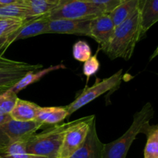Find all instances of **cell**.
Segmentation results:
<instances>
[{
  "label": "cell",
  "mask_w": 158,
  "mask_h": 158,
  "mask_svg": "<svg viewBox=\"0 0 158 158\" xmlns=\"http://www.w3.org/2000/svg\"><path fill=\"white\" fill-rule=\"evenodd\" d=\"M19 1H21V0H0V5L5 6V5L12 4V3H15Z\"/></svg>",
  "instance_id": "cell-29"
},
{
  "label": "cell",
  "mask_w": 158,
  "mask_h": 158,
  "mask_svg": "<svg viewBox=\"0 0 158 158\" xmlns=\"http://www.w3.org/2000/svg\"><path fill=\"white\" fill-rule=\"evenodd\" d=\"M18 97L17 94L9 89L0 94V113L9 114L13 109Z\"/></svg>",
  "instance_id": "cell-23"
},
{
  "label": "cell",
  "mask_w": 158,
  "mask_h": 158,
  "mask_svg": "<svg viewBox=\"0 0 158 158\" xmlns=\"http://www.w3.org/2000/svg\"><path fill=\"white\" fill-rule=\"evenodd\" d=\"M40 106L36 103L22 100L18 97L13 109L10 112L12 120L20 122H29L35 120Z\"/></svg>",
  "instance_id": "cell-14"
},
{
  "label": "cell",
  "mask_w": 158,
  "mask_h": 158,
  "mask_svg": "<svg viewBox=\"0 0 158 158\" xmlns=\"http://www.w3.org/2000/svg\"><path fill=\"white\" fill-rule=\"evenodd\" d=\"M1 6H1V5H0V7H1Z\"/></svg>",
  "instance_id": "cell-31"
},
{
  "label": "cell",
  "mask_w": 158,
  "mask_h": 158,
  "mask_svg": "<svg viewBox=\"0 0 158 158\" xmlns=\"http://www.w3.org/2000/svg\"><path fill=\"white\" fill-rule=\"evenodd\" d=\"M154 110L151 103H147L140 111L136 113L129 129L114 141L103 143L102 158H126L130 148L145 126L154 117Z\"/></svg>",
  "instance_id": "cell-2"
},
{
  "label": "cell",
  "mask_w": 158,
  "mask_h": 158,
  "mask_svg": "<svg viewBox=\"0 0 158 158\" xmlns=\"http://www.w3.org/2000/svg\"><path fill=\"white\" fill-rule=\"evenodd\" d=\"M62 0H25L32 17L48 14L60 5Z\"/></svg>",
  "instance_id": "cell-22"
},
{
  "label": "cell",
  "mask_w": 158,
  "mask_h": 158,
  "mask_svg": "<svg viewBox=\"0 0 158 158\" xmlns=\"http://www.w3.org/2000/svg\"><path fill=\"white\" fill-rule=\"evenodd\" d=\"M94 118L95 116L92 115L73 120L65 133L57 157L69 158L80 148L86 140L91 122Z\"/></svg>",
  "instance_id": "cell-6"
},
{
  "label": "cell",
  "mask_w": 158,
  "mask_h": 158,
  "mask_svg": "<svg viewBox=\"0 0 158 158\" xmlns=\"http://www.w3.org/2000/svg\"><path fill=\"white\" fill-rule=\"evenodd\" d=\"M115 25L109 13H104L91 19L89 37L94 39L104 52L107 49L115 31Z\"/></svg>",
  "instance_id": "cell-8"
},
{
  "label": "cell",
  "mask_w": 158,
  "mask_h": 158,
  "mask_svg": "<svg viewBox=\"0 0 158 158\" xmlns=\"http://www.w3.org/2000/svg\"><path fill=\"white\" fill-rule=\"evenodd\" d=\"M66 66L63 64H60L56 65V66H51L49 67L46 68V69H43L42 70L39 71V72H35V71H30V72L28 73L27 74L24 76L14 86H12L11 88L12 92H14L15 94H18L19 91H21L22 89H25L26 87H27L29 85L32 84V83H35V82L39 81L41 78H43L44 76L47 75L48 73H49L50 72L52 71L57 70V69H65Z\"/></svg>",
  "instance_id": "cell-18"
},
{
  "label": "cell",
  "mask_w": 158,
  "mask_h": 158,
  "mask_svg": "<svg viewBox=\"0 0 158 158\" xmlns=\"http://www.w3.org/2000/svg\"><path fill=\"white\" fill-rule=\"evenodd\" d=\"M122 77L123 69H120L108 78L103 79L101 81H97V83L92 86L85 88L74 101L65 106L68 113V117L103 94L115 89L121 83Z\"/></svg>",
  "instance_id": "cell-5"
},
{
  "label": "cell",
  "mask_w": 158,
  "mask_h": 158,
  "mask_svg": "<svg viewBox=\"0 0 158 158\" xmlns=\"http://www.w3.org/2000/svg\"><path fill=\"white\" fill-rule=\"evenodd\" d=\"M27 140H19L0 148V158H41L26 152Z\"/></svg>",
  "instance_id": "cell-21"
},
{
  "label": "cell",
  "mask_w": 158,
  "mask_h": 158,
  "mask_svg": "<svg viewBox=\"0 0 158 158\" xmlns=\"http://www.w3.org/2000/svg\"><path fill=\"white\" fill-rule=\"evenodd\" d=\"M97 52L94 56H91L86 62L83 66V73L86 77L87 80L90 77L94 76V74L98 72L100 69V62L97 59Z\"/></svg>",
  "instance_id": "cell-25"
},
{
  "label": "cell",
  "mask_w": 158,
  "mask_h": 158,
  "mask_svg": "<svg viewBox=\"0 0 158 158\" xmlns=\"http://www.w3.org/2000/svg\"><path fill=\"white\" fill-rule=\"evenodd\" d=\"M106 13L102 6L82 0H62L49 13V20L92 19Z\"/></svg>",
  "instance_id": "cell-4"
},
{
  "label": "cell",
  "mask_w": 158,
  "mask_h": 158,
  "mask_svg": "<svg viewBox=\"0 0 158 158\" xmlns=\"http://www.w3.org/2000/svg\"><path fill=\"white\" fill-rule=\"evenodd\" d=\"M66 117H68V113L65 106H40L35 120L43 125H55L61 123Z\"/></svg>",
  "instance_id": "cell-15"
},
{
  "label": "cell",
  "mask_w": 158,
  "mask_h": 158,
  "mask_svg": "<svg viewBox=\"0 0 158 158\" xmlns=\"http://www.w3.org/2000/svg\"><path fill=\"white\" fill-rule=\"evenodd\" d=\"M11 120H12V118H11L9 114H4L0 113V125L3 124V123H6Z\"/></svg>",
  "instance_id": "cell-28"
},
{
  "label": "cell",
  "mask_w": 158,
  "mask_h": 158,
  "mask_svg": "<svg viewBox=\"0 0 158 158\" xmlns=\"http://www.w3.org/2000/svg\"><path fill=\"white\" fill-rule=\"evenodd\" d=\"M92 51L86 42L79 40L73 46V56L77 61L84 63L91 56Z\"/></svg>",
  "instance_id": "cell-24"
},
{
  "label": "cell",
  "mask_w": 158,
  "mask_h": 158,
  "mask_svg": "<svg viewBox=\"0 0 158 158\" xmlns=\"http://www.w3.org/2000/svg\"><path fill=\"white\" fill-rule=\"evenodd\" d=\"M103 143L98 137L96 117L91 122L86 140L69 158H102Z\"/></svg>",
  "instance_id": "cell-11"
},
{
  "label": "cell",
  "mask_w": 158,
  "mask_h": 158,
  "mask_svg": "<svg viewBox=\"0 0 158 158\" xmlns=\"http://www.w3.org/2000/svg\"><path fill=\"white\" fill-rule=\"evenodd\" d=\"M55 158H60V157H55Z\"/></svg>",
  "instance_id": "cell-30"
},
{
  "label": "cell",
  "mask_w": 158,
  "mask_h": 158,
  "mask_svg": "<svg viewBox=\"0 0 158 158\" xmlns=\"http://www.w3.org/2000/svg\"><path fill=\"white\" fill-rule=\"evenodd\" d=\"M143 35L158 21V0H139Z\"/></svg>",
  "instance_id": "cell-13"
},
{
  "label": "cell",
  "mask_w": 158,
  "mask_h": 158,
  "mask_svg": "<svg viewBox=\"0 0 158 158\" xmlns=\"http://www.w3.org/2000/svg\"><path fill=\"white\" fill-rule=\"evenodd\" d=\"M49 22V13L25 20L21 27L12 35L9 44L17 40L47 33Z\"/></svg>",
  "instance_id": "cell-12"
},
{
  "label": "cell",
  "mask_w": 158,
  "mask_h": 158,
  "mask_svg": "<svg viewBox=\"0 0 158 158\" xmlns=\"http://www.w3.org/2000/svg\"><path fill=\"white\" fill-rule=\"evenodd\" d=\"M82 1H86L102 6L105 9L106 13H110L124 0H82Z\"/></svg>",
  "instance_id": "cell-26"
},
{
  "label": "cell",
  "mask_w": 158,
  "mask_h": 158,
  "mask_svg": "<svg viewBox=\"0 0 158 158\" xmlns=\"http://www.w3.org/2000/svg\"><path fill=\"white\" fill-rule=\"evenodd\" d=\"M143 134L147 135L143 157L144 158H158V127L157 125L145 126Z\"/></svg>",
  "instance_id": "cell-20"
},
{
  "label": "cell",
  "mask_w": 158,
  "mask_h": 158,
  "mask_svg": "<svg viewBox=\"0 0 158 158\" xmlns=\"http://www.w3.org/2000/svg\"><path fill=\"white\" fill-rule=\"evenodd\" d=\"M73 123L52 125L41 133L32 134L26 142V152L41 158L57 157L65 133Z\"/></svg>",
  "instance_id": "cell-3"
},
{
  "label": "cell",
  "mask_w": 158,
  "mask_h": 158,
  "mask_svg": "<svg viewBox=\"0 0 158 158\" xmlns=\"http://www.w3.org/2000/svg\"><path fill=\"white\" fill-rule=\"evenodd\" d=\"M25 20L0 18V51H4L10 46V40L23 24Z\"/></svg>",
  "instance_id": "cell-16"
},
{
  "label": "cell",
  "mask_w": 158,
  "mask_h": 158,
  "mask_svg": "<svg viewBox=\"0 0 158 158\" xmlns=\"http://www.w3.org/2000/svg\"><path fill=\"white\" fill-rule=\"evenodd\" d=\"M21 63L20 61H15V60H9V59L5 58L0 56V67H5V66H11L18 65Z\"/></svg>",
  "instance_id": "cell-27"
},
{
  "label": "cell",
  "mask_w": 158,
  "mask_h": 158,
  "mask_svg": "<svg viewBox=\"0 0 158 158\" xmlns=\"http://www.w3.org/2000/svg\"><path fill=\"white\" fill-rule=\"evenodd\" d=\"M42 67L41 64H30L24 62L15 66L0 67V94L11 89L29 72L36 71Z\"/></svg>",
  "instance_id": "cell-9"
},
{
  "label": "cell",
  "mask_w": 158,
  "mask_h": 158,
  "mask_svg": "<svg viewBox=\"0 0 158 158\" xmlns=\"http://www.w3.org/2000/svg\"><path fill=\"white\" fill-rule=\"evenodd\" d=\"M0 18L26 20L32 18V15L25 0H21L12 4L2 6L0 7Z\"/></svg>",
  "instance_id": "cell-17"
},
{
  "label": "cell",
  "mask_w": 158,
  "mask_h": 158,
  "mask_svg": "<svg viewBox=\"0 0 158 158\" xmlns=\"http://www.w3.org/2000/svg\"><path fill=\"white\" fill-rule=\"evenodd\" d=\"M43 126L37 120L20 122L14 120L0 125V148L19 140H27Z\"/></svg>",
  "instance_id": "cell-7"
},
{
  "label": "cell",
  "mask_w": 158,
  "mask_h": 158,
  "mask_svg": "<svg viewBox=\"0 0 158 158\" xmlns=\"http://www.w3.org/2000/svg\"><path fill=\"white\" fill-rule=\"evenodd\" d=\"M143 36L139 9L116 26L114 35L106 50L110 60L122 58L127 61L132 57L136 45Z\"/></svg>",
  "instance_id": "cell-1"
},
{
  "label": "cell",
  "mask_w": 158,
  "mask_h": 158,
  "mask_svg": "<svg viewBox=\"0 0 158 158\" xmlns=\"http://www.w3.org/2000/svg\"><path fill=\"white\" fill-rule=\"evenodd\" d=\"M139 0H124L109 13L115 26L129 18L138 8Z\"/></svg>",
  "instance_id": "cell-19"
},
{
  "label": "cell",
  "mask_w": 158,
  "mask_h": 158,
  "mask_svg": "<svg viewBox=\"0 0 158 158\" xmlns=\"http://www.w3.org/2000/svg\"><path fill=\"white\" fill-rule=\"evenodd\" d=\"M90 21L91 19L49 20L47 33L72 34L89 37Z\"/></svg>",
  "instance_id": "cell-10"
}]
</instances>
